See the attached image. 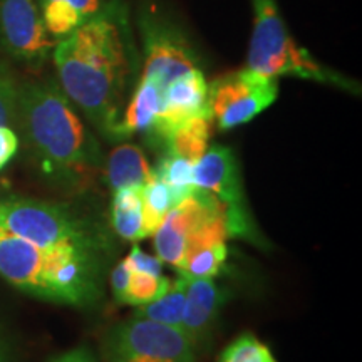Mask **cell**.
<instances>
[{"mask_svg":"<svg viewBox=\"0 0 362 362\" xmlns=\"http://www.w3.org/2000/svg\"><path fill=\"white\" fill-rule=\"evenodd\" d=\"M59 88L104 138L121 117L136 52L126 6L111 0L52 49Z\"/></svg>","mask_w":362,"mask_h":362,"instance_id":"obj_1","label":"cell"},{"mask_svg":"<svg viewBox=\"0 0 362 362\" xmlns=\"http://www.w3.org/2000/svg\"><path fill=\"white\" fill-rule=\"evenodd\" d=\"M16 126L42 170L59 183L79 187L103 170L101 144L52 79L21 84Z\"/></svg>","mask_w":362,"mask_h":362,"instance_id":"obj_2","label":"cell"},{"mask_svg":"<svg viewBox=\"0 0 362 362\" xmlns=\"http://www.w3.org/2000/svg\"><path fill=\"white\" fill-rule=\"evenodd\" d=\"M0 275L30 296L86 307L101 297V255L42 248L0 228Z\"/></svg>","mask_w":362,"mask_h":362,"instance_id":"obj_3","label":"cell"},{"mask_svg":"<svg viewBox=\"0 0 362 362\" xmlns=\"http://www.w3.org/2000/svg\"><path fill=\"white\" fill-rule=\"evenodd\" d=\"M252 4L253 33L247 69L275 79L280 76H292L359 93V86L354 81L322 66L309 51L297 45L280 16L277 0H252Z\"/></svg>","mask_w":362,"mask_h":362,"instance_id":"obj_4","label":"cell"},{"mask_svg":"<svg viewBox=\"0 0 362 362\" xmlns=\"http://www.w3.org/2000/svg\"><path fill=\"white\" fill-rule=\"evenodd\" d=\"M0 228L42 248L101 255L107 242L93 221L61 203L13 197L0 202Z\"/></svg>","mask_w":362,"mask_h":362,"instance_id":"obj_5","label":"cell"},{"mask_svg":"<svg viewBox=\"0 0 362 362\" xmlns=\"http://www.w3.org/2000/svg\"><path fill=\"white\" fill-rule=\"evenodd\" d=\"M226 238L223 205L215 194L197 187L166 215L155 233V250L158 259L180 270L193 252Z\"/></svg>","mask_w":362,"mask_h":362,"instance_id":"obj_6","label":"cell"},{"mask_svg":"<svg viewBox=\"0 0 362 362\" xmlns=\"http://www.w3.org/2000/svg\"><path fill=\"white\" fill-rule=\"evenodd\" d=\"M107 362H197V351L183 330L133 315L107 332Z\"/></svg>","mask_w":362,"mask_h":362,"instance_id":"obj_7","label":"cell"},{"mask_svg":"<svg viewBox=\"0 0 362 362\" xmlns=\"http://www.w3.org/2000/svg\"><path fill=\"white\" fill-rule=\"evenodd\" d=\"M194 187L206 189L223 205L228 238H243L265 247L264 238L257 230L243 193L240 166L230 148L214 144L193 166Z\"/></svg>","mask_w":362,"mask_h":362,"instance_id":"obj_8","label":"cell"},{"mask_svg":"<svg viewBox=\"0 0 362 362\" xmlns=\"http://www.w3.org/2000/svg\"><path fill=\"white\" fill-rule=\"evenodd\" d=\"M279 96L275 78L243 69L220 76L208 84V106L221 131L250 123Z\"/></svg>","mask_w":362,"mask_h":362,"instance_id":"obj_9","label":"cell"},{"mask_svg":"<svg viewBox=\"0 0 362 362\" xmlns=\"http://www.w3.org/2000/svg\"><path fill=\"white\" fill-rule=\"evenodd\" d=\"M143 34V74L165 90L171 81L198 69V56L189 40L178 27L161 19L155 13H143L139 19Z\"/></svg>","mask_w":362,"mask_h":362,"instance_id":"obj_10","label":"cell"},{"mask_svg":"<svg viewBox=\"0 0 362 362\" xmlns=\"http://www.w3.org/2000/svg\"><path fill=\"white\" fill-rule=\"evenodd\" d=\"M54 45L35 0H0V51L13 61L39 67Z\"/></svg>","mask_w":362,"mask_h":362,"instance_id":"obj_11","label":"cell"},{"mask_svg":"<svg viewBox=\"0 0 362 362\" xmlns=\"http://www.w3.org/2000/svg\"><path fill=\"white\" fill-rule=\"evenodd\" d=\"M197 116H211L208 106V83L200 67L188 71L166 86L161 107L148 136L153 144H163L171 131Z\"/></svg>","mask_w":362,"mask_h":362,"instance_id":"obj_12","label":"cell"},{"mask_svg":"<svg viewBox=\"0 0 362 362\" xmlns=\"http://www.w3.org/2000/svg\"><path fill=\"white\" fill-rule=\"evenodd\" d=\"M223 302L225 293L214 279H188L187 302L180 329L197 352L206 349L210 344Z\"/></svg>","mask_w":362,"mask_h":362,"instance_id":"obj_13","label":"cell"},{"mask_svg":"<svg viewBox=\"0 0 362 362\" xmlns=\"http://www.w3.org/2000/svg\"><path fill=\"white\" fill-rule=\"evenodd\" d=\"M161 94V89L151 81L139 79L128 107L112 129L111 141H123L136 133L148 134L160 112Z\"/></svg>","mask_w":362,"mask_h":362,"instance_id":"obj_14","label":"cell"},{"mask_svg":"<svg viewBox=\"0 0 362 362\" xmlns=\"http://www.w3.org/2000/svg\"><path fill=\"white\" fill-rule=\"evenodd\" d=\"M40 17L52 39H64L93 19L111 0H35Z\"/></svg>","mask_w":362,"mask_h":362,"instance_id":"obj_15","label":"cell"},{"mask_svg":"<svg viewBox=\"0 0 362 362\" xmlns=\"http://www.w3.org/2000/svg\"><path fill=\"white\" fill-rule=\"evenodd\" d=\"M104 175L112 192L126 187H144L156 178L141 148L134 144H119L104 161Z\"/></svg>","mask_w":362,"mask_h":362,"instance_id":"obj_16","label":"cell"},{"mask_svg":"<svg viewBox=\"0 0 362 362\" xmlns=\"http://www.w3.org/2000/svg\"><path fill=\"white\" fill-rule=\"evenodd\" d=\"M211 123H214L211 116H197L185 121L183 124L171 131L161 146L166 153L185 158L194 165L205 155L210 144Z\"/></svg>","mask_w":362,"mask_h":362,"instance_id":"obj_17","label":"cell"},{"mask_svg":"<svg viewBox=\"0 0 362 362\" xmlns=\"http://www.w3.org/2000/svg\"><path fill=\"white\" fill-rule=\"evenodd\" d=\"M187 288L188 277L178 272V277L171 282L170 288L160 298L149 302V304L139 305L134 315L143 317V319L155 320V322L173 325L180 329L181 317H183L185 302H187Z\"/></svg>","mask_w":362,"mask_h":362,"instance_id":"obj_18","label":"cell"},{"mask_svg":"<svg viewBox=\"0 0 362 362\" xmlns=\"http://www.w3.org/2000/svg\"><path fill=\"white\" fill-rule=\"evenodd\" d=\"M143 194V216H144V230L146 235H155L160 228L166 215L178 205V198L173 189L166 187L163 181L155 178L144 185L141 188Z\"/></svg>","mask_w":362,"mask_h":362,"instance_id":"obj_19","label":"cell"},{"mask_svg":"<svg viewBox=\"0 0 362 362\" xmlns=\"http://www.w3.org/2000/svg\"><path fill=\"white\" fill-rule=\"evenodd\" d=\"M193 166L192 161L165 151L158 161L155 176L173 189L178 202H183L197 188L193 183Z\"/></svg>","mask_w":362,"mask_h":362,"instance_id":"obj_20","label":"cell"},{"mask_svg":"<svg viewBox=\"0 0 362 362\" xmlns=\"http://www.w3.org/2000/svg\"><path fill=\"white\" fill-rule=\"evenodd\" d=\"M226 257H228V248L225 242L211 243L193 252L178 272L187 275L188 279H214L220 274Z\"/></svg>","mask_w":362,"mask_h":362,"instance_id":"obj_21","label":"cell"},{"mask_svg":"<svg viewBox=\"0 0 362 362\" xmlns=\"http://www.w3.org/2000/svg\"><path fill=\"white\" fill-rule=\"evenodd\" d=\"M171 280L165 275H151L144 272H133L129 279L126 302L128 305H144L160 298L170 288Z\"/></svg>","mask_w":362,"mask_h":362,"instance_id":"obj_22","label":"cell"},{"mask_svg":"<svg viewBox=\"0 0 362 362\" xmlns=\"http://www.w3.org/2000/svg\"><path fill=\"white\" fill-rule=\"evenodd\" d=\"M218 362H277L274 354L264 342H260L253 334L247 332L235 339L221 352Z\"/></svg>","mask_w":362,"mask_h":362,"instance_id":"obj_23","label":"cell"},{"mask_svg":"<svg viewBox=\"0 0 362 362\" xmlns=\"http://www.w3.org/2000/svg\"><path fill=\"white\" fill-rule=\"evenodd\" d=\"M21 84L11 67L0 62V126L17 124Z\"/></svg>","mask_w":362,"mask_h":362,"instance_id":"obj_24","label":"cell"},{"mask_svg":"<svg viewBox=\"0 0 362 362\" xmlns=\"http://www.w3.org/2000/svg\"><path fill=\"white\" fill-rule=\"evenodd\" d=\"M111 223L115 232L129 242H138L148 237L144 230L143 205L131 208L111 206Z\"/></svg>","mask_w":362,"mask_h":362,"instance_id":"obj_25","label":"cell"},{"mask_svg":"<svg viewBox=\"0 0 362 362\" xmlns=\"http://www.w3.org/2000/svg\"><path fill=\"white\" fill-rule=\"evenodd\" d=\"M128 264L133 272H144V274L151 275H161L163 272V262L158 257L148 255L146 252H143L138 245L131 248L129 257H126Z\"/></svg>","mask_w":362,"mask_h":362,"instance_id":"obj_26","label":"cell"},{"mask_svg":"<svg viewBox=\"0 0 362 362\" xmlns=\"http://www.w3.org/2000/svg\"><path fill=\"white\" fill-rule=\"evenodd\" d=\"M131 274H133V269H131L126 259L123 262H119V264L115 267V270L111 272L112 296H115L116 302H119V304H124L126 302V292H128Z\"/></svg>","mask_w":362,"mask_h":362,"instance_id":"obj_27","label":"cell"},{"mask_svg":"<svg viewBox=\"0 0 362 362\" xmlns=\"http://www.w3.org/2000/svg\"><path fill=\"white\" fill-rule=\"evenodd\" d=\"M19 149V136L11 126H0V170L11 163Z\"/></svg>","mask_w":362,"mask_h":362,"instance_id":"obj_28","label":"cell"},{"mask_svg":"<svg viewBox=\"0 0 362 362\" xmlns=\"http://www.w3.org/2000/svg\"><path fill=\"white\" fill-rule=\"evenodd\" d=\"M49 362H96V361H94V357L90 356L89 351L74 349V351L64 352V354L54 357V359Z\"/></svg>","mask_w":362,"mask_h":362,"instance_id":"obj_29","label":"cell"},{"mask_svg":"<svg viewBox=\"0 0 362 362\" xmlns=\"http://www.w3.org/2000/svg\"><path fill=\"white\" fill-rule=\"evenodd\" d=\"M0 362H8L7 344H6V341H4L2 336H0Z\"/></svg>","mask_w":362,"mask_h":362,"instance_id":"obj_30","label":"cell"}]
</instances>
